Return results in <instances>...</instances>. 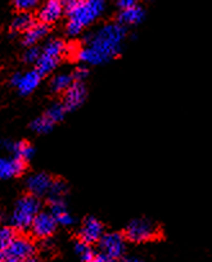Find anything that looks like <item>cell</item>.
<instances>
[{
	"label": "cell",
	"instance_id": "obj_1",
	"mask_svg": "<svg viewBox=\"0 0 212 262\" xmlns=\"http://www.w3.org/2000/svg\"><path fill=\"white\" fill-rule=\"evenodd\" d=\"M126 39V29L118 22L103 25L97 31L85 36L84 48L77 52V58L87 64H103L117 57Z\"/></svg>",
	"mask_w": 212,
	"mask_h": 262
},
{
	"label": "cell",
	"instance_id": "obj_2",
	"mask_svg": "<svg viewBox=\"0 0 212 262\" xmlns=\"http://www.w3.org/2000/svg\"><path fill=\"white\" fill-rule=\"evenodd\" d=\"M105 9V0H80L72 11L68 12L66 32L70 36H77L87 26L97 21Z\"/></svg>",
	"mask_w": 212,
	"mask_h": 262
},
{
	"label": "cell",
	"instance_id": "obj_3",
	"mask_svg": "<svg viewBox=\"0 0 212 262\" xmlns=\"http://www.w3.org/2000/svg\"><path fill=\"white\" fill-rule=\"evenodd\" d=\"M40 211H41L40 196L34 195V194H27V195L21 196L16 202L14 210L12 212V228L19 231L29 230V229H31L32 221Z\"/></svg>",
	"mask_w": 212,
	"mask_h": 262
},
{
	"label": "cell",
	"instance_id": "obj_4",
	"mask_svg": "<svg viewBox=\"0 0 212 262\" xmlns=\"http://www.w3.org/2000/svg\"><path fill=\"white\" fill-rule=\"evenodd\" d=\"M158 235V229L152 221L147 219H136L133 220L126 228V238L135 243L148 242Z\"/></svg>",
	"mask_w": 212,
	"mask_h": 262
},
{
	"label": "cell",
	"instance_id": "obj_5",
	"mask_svg": "<svg viewBox=\"0 0 212 262\" xmlns=\"http://www.w3.org/2000/svg\"><path fill=\"white\" fill-rule=\"evenodd\" d=\"M4 253H6L7 257L16 258L18 261L24 262L27 258H31L34 256L35 244L26 236H16Z\"/></svg>",
	"mask_w": 212,
	"mask_h": 262
},
{
	"label": "cell",
	"instance_id": "obj_6",
	"mask_svg": "<svg viewBox=\"0 0 212 262\" xmlns=\"http://www.w3.org/2000/svg\"><path fill=\"white\" fill-rule=\"evenodd\" d=\"M58 223L55 221L54 216L50 212H41L40 211L34 219L31 225V231L35 236L41 239H48L57 229Z\"/></svg>",
	"mask_w": 212,
	"mask_h": 262
},
{
	"label": "cell",
	"instance_id": "obj_7",
	"mask_svg": "<svg viewBox=\"0 0 212 262\" xmlns=\"http://www.w3.org/2000/svg\"><path fill=\"white\" fill-rule=\"evenodd\" d=\"M99 246L102 252L110 254L115 259L120 258L123 256L126 249L125 236L120 233L104 234L99 241Z\"/></svg>",
	"mask_w": 212,
	"mask_h": 262
},
{
	"label": "cell",
	"instance_id": "obj_8",
	"mask_svg": "<svg viewBox=\"0 0 212 262\" xmlns=\"http://www.w3.org/2000/svg\"><path fill=\"white\" fill-rule=\"evenodd\" d=\"M85 99H87V88H85L84 82L75 81L65 92L63 104L66 105L67 111H74L81 107Z\"/></svg>",
	"mask_w": 212,
	"mask_h": 262
},
{
	"label": "cell",
	"instance_id": "obj_9",
	"mask_svg": "<svg viewBox=\"0 0 212 262\" xmlns=\"http://www.w3.org/2000/svg\"><path fill=\"white\" fill-rule=\"evenodd\" d=\"M80 241L85 242V243H97L102 239L104 235V228L103 224L95 217H88L82 224L81 229L79 231Z\"/></svg>",
	"mask_w": 212,
	"mask_h": 262
},
{
	"label": "cell",
	"instance_id": "obj_10",
	"mask_svg": "<svg viewBox=\"0 0 212 262\" xmlns=\"http://www.w3.org/2000/svg\"><path fill=\"white\" fill-rule=\"evenodd\" d=\"M26 170V161L17 157L0 158V179L8 180V179L16 178L22 175Z\"/></svg>",
	"mask_w": 212,
	"mask_h": 262
},
{
	"label": "cell",
	"instance_id": "obj_11",
	"mask_svg": "<svg viewBox=\"0 0 212 262\" xmlns=\"http://www.w3.org/2000/svg\"><path fill=\"white\" fill-rule=\"evenodd\" d=\"M65 12V7L62 4V0H47L44 6L39 11V19L40 22L50 25L57 22L62 17Z\"/></svg>",
	"mask_w": 212,
	"mask_h": 262
},
{
	"label": "cell",
	"instance_id": "obj_12",
	"mask_svg": "<svg viewBox=\"0 0 212 262\" xmlns=\"http://www.w3.org/2000/svg\"><path fill=\"white\" fill-rule=\"evenodd\" d=\"M52 178L45 172L34 173L29 176L26 180V188L29 189L30 194H34L36 196H41L48 194L50 186H52Z\"/></svg>",
	"mask_w": 212,
	"mask_h": 262
},
{
	"label": "cell",
	"instance_id": "obj_13",
	"mask_svg": "<svg viewBox=\"0 0 212 262\" xmlns=\"http://www.w3.org/2000/svg\"><path fill=\"white\" fill-rule=\"evenodd\" d=\"M145 17V11L143 7L135 6L130 8L121 9L120 14L117 17V22L122 26H135L143 22Z\"/></svg>",
	"mask_w": 212,
	"mask_h": 262
},
{
	"label": "cell",
	"instance_id": "obj_14",
	"mask_svg": "<svg viewBox=\"0 0 212 262\" xmlns=\"http://www.w3.org/2000/svg\"><path fill=\"white\" fill-rule=\"evenodd\" d=\"M41 75L37 72V70H31L27 71L26 74H22L19 82L17 84V89H18L21 95H30L37 86H39L40 81H41Z\"/></svg>",
	"mask_w": 212,
	"mask_h": 262
},
{
	"label": "cell",
	"instance_id": "obj_15",
	"mask_svg": "<svg viewBox=\"0 0 212 262\" xmlns=\"http://www.w3.org/2000/svg\"><path fill=\"white\" fill-rule=\"evenodd\" d=\"M50 213L54 216L55 221L58 225L62 226H71L74 224V217L68 212L66 203L63 200H50Z\"/></svg>",
	"mask_w": 212,
	"mask_h": 262
},
{
	"label": "cell",
	"instance_id": "obj_16",
	"mask_svg": "<svg viewBox=\"0 0 212 262\" xmlns=\"http://www.w3.org/2000/svg\"><path fill=\"white\" fill-rule=\"evenodd\" d=\"M49 32V26L44 22H35L29 30L24 34V45L26 47H34L37 41L44 39Z\"/></svg>",
	"mask_w": 212,
	"mask_h": 262
},
{
	"label": "cell",
	"instance_id": "obj_17",
	"mask_svg": "<svg viewBox=\"0 0 212 262\" xmlns=\"http://www.w3.org/2000/svg\"><path fill=\"white\" fill-rule=\"evenodd\" d=\"M6 148L17 158H21L24 161H29L34 157L35 148L27 142H14L6 143Z\"/></svg>",
	"mask_w": 212,
	"mask_h": 262
},
{
	"label": "cell",
	"instance_id": "obj_18",
	"mask_svg": "<svg viewBox=\"0 0 212 262\" xmlns=\"http://www.w3.org/2000/svg\"><path fill=\"white\" fill-rule=\"evenodd\" d=\"M58 62H59V58H55L49 54H45V53H43L41 50V55H40V58L37 59V62L35 63V64H36L37 72H39L41 76H47V75H49L50 72H53L55 69H57Z\"/></svg>",
	"mask_w": 212,
	"mask_h": 262
},
{
	"label": "cell",
	"instance_id": "obj_19",
	"mask_svg": "<svg viewBox=\"0 0 212 262\" xmlns=\"http://www.w3.org/2000/svg\"><path fill=\"white\" fill-rule=\"evenodd\" d=\"M34 24V17H32V14L30 12H19L14 17L11 27L13 32H26Z\"/></svg>",
	"mask_w": 212,
	"mask_h": 262
},
{
	"label": "cell",
	"instance_id": "obj_20",
	"mask_svg": "<svg viewBox=\"0 0 212 262\" xmlns=\"http://www.w3.org/2000/svg\"><path fill=\"white\" fill-rule=\"evenodd\" d=\"M75 79L72 75L70 74H59L57 76L53 77V80L50 81V89L54 93H62L66 92L71 85L74 84Z\"/></svg>",
	"mask_w": 212,
	"mask_h": 262
},
{
	"label": "cell",
	"instance_id": "obj_21",
	"mask_svg": "<svg viewBox=\"0 0 212 262\" xmlns=\"http://www.w3.org/2000/svg\"><path fill=\"white\" fill-rule=\"evenodd\" d=\"M66 50H67V47H66L65 41H62V40L59 39L49 40V41L44 45V48H43V53L49 54L55 58L62 57L66 53Z\"/></svg>",
	"mask_w": 212,
	"mask_h": 262
},
{
	"label": "cell",
	"instance_id": "obj_22",
	"mask_svg": "<svg viewBox=\"0 0 212 262\" xmlns=\"http://www.w3.org/2000/svg\"><path fill=\"white\" fill-rule=\"evenodd\" d=\"M53 126H54V122H53L47 115L36 117L31 123H30L31 130L37 133V134H47V133L52 131Z\"/></svg>",
	"mask_w": 212,
	"mask_h": 262
},
{
	"label": "cell",
	"instance_id": "obj_23",
	"mask_svg": "<svg viewBox=\"0 0 212 262\" xmlns=\"http://www.w3.org/2000/svg\"><path fill=\"white\" fill-rule=\"evenodd\" d=\"M16 229L12 226H0V252H6L16 238Z\"/></svg>",
	"mask_w": 212,
	"mask_h": 262
},
{
	"label": "cell",
	"instance_id": "obj_24",
	"mask_svg": "<svg viewBox=\"0 0 212 262\" xmlns=\"http://www.w3.org/2000/svg\"><path fill=\"white\" fill-rule=\"evenodd\" d=\"M67 184L65 183L63 180H53L52 183V186H50L49 191H48V194H49V201L50 200H63L65 198V195L67 194Z\"/></svg>",
	"mask_w": 212,
	"mask_h": 262
},
{
	"label": "cell",
	"instance_id": "obj_25",
	"mask_svg": "<svg viewBox=\"0 0 212 262\" xmlns=\"http://www.w3.org/2000/svg\"><path fill=\"white\" fill-rule=\"evenodd\" d=\"M75 252L79 254V257L81 258V261L84 262H92L93 258L95 256L94 249L90 247L89 243H85V242L80 241L75 244Z\"/></svg>",
	"mask_w": 212,
	"mask_h": 262
},
{
	"label": "cell",
	"instance_id": "obj_26",
	"mask_svg": "<svg viewBox=\"0 0 212 262\" xmlns=\"http://www.w3.org/2000/svg\"><path fill=\"white\" fill-rule=\"evenodd\" d=\"M66 113H67V108L63 103H53L49 108H48L47 113L45 115L53 121V122H59L65 118Z\"/></svg>",
	"mask_w": 212,
	"mask_h": 262
},
{
	"label": "cell",
	"instance_id": "obj_27",
	"mask_svg": "<svg viewBox=\"0 0 212 262\" xmlns=\"http://www.w3.org/2000/svg\"><path fill=\"white\" fill-rule=\"evenodd\" d=\"M40 0H13V6L19 12H30L35 9Z\"/></svg>",
	"mask_w": 212,
	"mask_h": 262
},
{
	"label": "cell",
	"instance_id": "obj_28",
	"mask_svg": "<svg viewBox=\"0 0 212 262\" xmlns=\"http://www.w3.org/2000/svg\"><path fill=\"white\" fill-rule=\"evenodd\" d=\"M40 55H41V50L39 48L35 47V45L34 47H29V49L24 54V60L26 63H36Z\"/></svg>",
	"mask_w": 212,
	"mask_h": 262
},
{
	"label": "cell",
	"instance_id": "obj_29",
	"mask_svg": "<svg viewBox=\"0 0 212 262\" xmlns=\"http://www.w3.org/2000/svg\"><path fill=\"white\" fill-rule=\"evenodd\" d=\"M88 75H89V70H88V67H85V66H80V67H77L76 70H75L74 72V79L75 81H84L85 79L88 77Z\"/></svg>",
	"mask_w": 212,
	"mask_h": 262
},
{
	"label": "cell",
	"instance_id": "obj_30",
	"mask_svg": "<svg viewBox=\"0 0 212 262\" xmlns=\"http://www.w3.org/2000/svg\"><path fill=\"white\" fill-rule=\"evenodd\" d=\"M139 0H116V4H117L118 8L126 9L130 8V7L138 6Z\"/></svg>",
	"mask_w": 212,
	"mask_h": 262
},
{
	"label": "cell",
	"instance_id": "obj_31",
	"mask_svg": "<svg viewBox=\"0 0 212 262\" xmlns=\"http://www.w3.org/2000/svg\"><path fill=\"white\" fill-rule=\"evenodd\" d=\"M92 262H115V258L111 257L110 254L104 253V252H100V253H95Z\"/></svg>",
	"mask_w": 212,
	"mask_h": 262
},
{
	"label": "cell",
	"instance_id": "obj_32",
	"mask_svg": "<svg viewBox=\"0 0 212 262\" xmlns=\"http://www.w3.org/2000/svg\"><path fill=\"white\" fill-rule=\"evenodd\" d=\"M21 76H22L21 72H16V74L12 75L11 82H12V85H13V86H17V84L19 82V79H21Z\"/></svg>",
	"mask_w": 212,
	"mask_h": 262
},
{
	"label": "cell",
	"instance_id": "obj_33",
	"mask_svg": "<svg viewBox=\"0 0 212 262\" xmlns=\"http://www.w3.org/2000/svg\"><path fill=\"white\" fill-rule=\"evenodd\" d=\"M121 262H144V261H141V259H139V258H135V257H125V258H123Z\"/></svg>",
	"mask_w": 212,
	"mask_h": 262
},
{
	"label": "cell",
	"instance_id": "obj_34",
	"mask_svg": "<svg viewBox=\"0 0 212 262\" xmlns=\"http://www.w3.org/2000/svg\"><path fill=\"white\" fill-rule=\"evenodd\" d=\"M3 262H22V261H18V259L16 258H11V257H6V259H4Z\"/></svg>",
	"mask_w": 212,
	"mask_h": 262
},
{
	"label": "cell",
	"instance_id": "obj_35",
	"mask_svg": "<svg viewBox=\"0 0 212 262\" xmlns=\"http://www.w3.org/2000/svg\"><path fill=\"white\" fill-rule=\"evenodd\" d=\"M24 262H39V261H37L36 258H34V257H31V258H27L26 261H24Z\"/></svg>",
	"mask_w": 212,
	"mask_h": 262
},
{
	"label": "cell",
	"instance_id": "obj_36",
	"mask_svg": "<svg viewBox=\"0 0 212 262\" xmlns=\"http://www.w3.org/2000/svg\"><path fill=\"white\" fill-rule=\"evenodd\" d=\"M4 259H6V257H4V252H0V262H3Z\"/></svg>",
	"mask_w": 212,
	"mask_h": 262
}]
</instances>
